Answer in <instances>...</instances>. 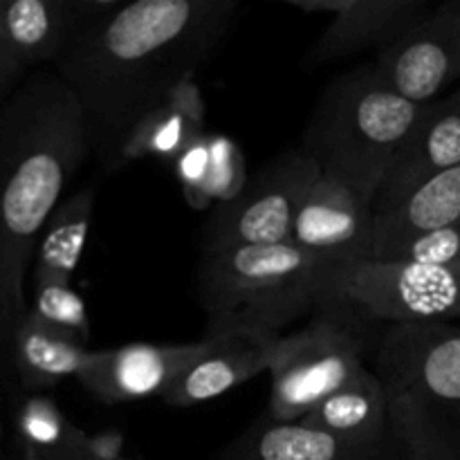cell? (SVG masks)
Listing matches in <instances>:
<instances>
[{"instance_id":"277c9868","label":"cell","mask_w":460,"mask_h":460,"mask_svg":"<svg viewBox=\"0 0 460 460\" xmlns=\"http://www.w3.org/2000/svg\"><path fill=\"white\" fill-rule=\"evenodd\" d=\"M328 265L292 243L202 250L196 281L205 337L277 340L319 308Z\"/></svg>"},{"instance_id":"ffe728a7","label":"cell","mask_w":460,"mask_h":460,"mask_svg":"<svg viewBox=\"0 0 460 460\" xmlns=\"http://www.w3.org/2000/svg\"><path fill=\"white\" fill-rule=\"evenodd\" d=\"M93 207L94 191L85 187L63 198L61 205L54 209L36 245L34 265H31L34 286L52 281L72 283V274L88 241Z\"/></svg>"},{"instance_id":"83f0119b","label":"cell","mask_w":460,"mask_h":460,"mask_svg":"<svg viewBox=\"0 0 460 460\" xmlns=\"http://www.w3.org/2000/svg\"><path fill=\"white\" fill-rule=\"evenodd\" d=\"M22 460H43V458H40L39 449H36L34 445L25 443V447H22Z\"/></svg>"},{"instance_id":"7402d4cb","label":"cell","mask_w":460,"mask_h":460,"mask_svg":"<svg viewBox=\"0 0 460 460\" xmlns=\"http://www.w3.org/2000/svg\"><path fill=\"white\" fill-rule=\"evenodd\" d=\"M234 142L227 139H207L205 135L198 137L182 155L178 157L180 162V175H182L184 184H191L193 193L205 200H214L216 196L229 200L227 191V180L229 173H234V166L241 169V162H229L232 160Z\"/></svg>"},{"instance_id":"52a82bcc","label":"cell","mask_w":460,"mask_h":460,"mask_svg":"<svg viewBox=\"0 0 460 460\" xmlns=\"http://www.w3.org/2000/svg\"><path fill=\"white\" fill-rule=\"evenodd\" d=\"M322 301L386 326L449 323L460 319V272L411 261L331 263L322 277Z\"/></svg>"},{"instance_id":"ac0fdd59","label":"cell","mask_w":460,"mask_h":460,"mask_svg":"<svg viewBox=\"0 0 460 460\" xmlns=\"http://www.w3.org/2000/svg\"><path fill=\"white\" fill-rule=\"evenodd\" d=\"M97 355L27 310L13 337V376L30 391L54 389L67 377L79 380Z\"/></svg>"},{"instance_id":"9c48e42d","label":"cell","mask_w":460,"mask_h":460,"mask_svg":"<svg viewBox=\"0 0 460 460\" xmlns=\"http://www.w3.org/2000/svg\"><path fill=\"white\" fill-rule=\"evenodd\" d=\"M389 88L416 103L436 102L460 79V0L438 4L373 63Z\"/></svg>"},{"instance_id":"d6986e66","label":"cell","mask_w":460,"mask_h":460,"mask_svg":"<svg viewBox=\"0 0 460 460\" xmlns=\"http://www.w3.org/2000/svg\"><path fill=\"white\" fill-rule=\"evenodd\" d=\"M299 422L364 443H391L385 389L368 367Z\"/></svg>"},{"instance_id":"ba28073f","label":"cell","mask_w":460,"mask_h":460,"mask_svg":"<svg viewBox=\"0 0 460 460\" xmlns=\"http://www.w3.org/2000/svg\"><path fill=\"white\" fill-rule=\"evenodd\" d=\"M319 175V166L301 146L279 153L236 196L216 207L207 220L202 250L292 243L299 207Z\"/></svg>"},{"instance_id":"7a4b0ae2","label":"cell","mask_w":460,"mask_h":460,"mask_svg":"<svg viewBox=\"0 0 460 460\" xmlns=\"http://www.w3.org/2000/svg\"><path fill=\"white\" fill-rule=\"evenodd\" d=\"M90 160L79 103L52 67L30 72L0 106V382L13 376L25 279L54 209Z\"/></svg>"},{"instance_id":"3957f363","label":"cell","mask_w":460,"mask_h":460,"mask_svg":"<svg viewBox=\"0 0 460 460\" xmlns=\"http://www.w3.org/2000/svg\"><path fill=\"white\" fill-rule=\"evenodd\" d=\"M373 359L400 460H460V326H386Z\"/></svg>"},{"instance_id":"603a6c76","label":"cell","mask_w":460,"mask_h":460,"mask_svg":"<svg viewBox=\"0 0 460 460\" xmlns=\"http://www.w3.org/2000/svg\"><path fill=\"white\" fill-rule=\"evenodd\" d=\"M31 313L54 331L72 337L81 346L90 340V319L84 299L72 290V283H40L34 286V304Z\"/></svg>"},{"instance_id":"9a60e30c","label":"cell","mask_w":460,"mask_h":460,"mask_svg":"<svg viewBox=\"0 0 460 460\" xmlns=\"http://www.w3.org/2000/svg\"><path fill=\"white\" fill-rule=\"evenodd\" d=\"M277 340L254 335L214 337L211 349L187 368L162 400L171 407L184 409L220 398L268 371Z\"/></svg>"},{"instance_id":"d4e9b609","label":"cell","mask_w":460,"mask_h":460,"mask_svg":"<svg viewBox=\"0 0 460 460\" xmlns=\"http://www.w3.org/2000/svg\"><path fill=\"white\" fill-rule=\"evenodd\" d=\"M75 427L67 425L49 402H31L22 418L25 443L34 445L39 454H49L67 443Z\"/></svg>"},{"instance_id":"7c38bea8","label":"cell","mask_w":460,"mask_h":460,"mask_svg":"<svg viewBox=\"0 0 460 460\" xmlns=\"http://www.w3.org/2000/svg\"><path fill=\"white\" fill-rule=\"evenodd\" d=\"M454 166H460V99L456 93L427 103L382 180L373 214L385 216L398 209L422 184Z\"/></svg>"},{"instance_id":"6da1fadb","label":"cell","mask_w":460,"mask_h":460,"mask_svg":"<svg viewBox=\"0 0 460 460\" xmlns=\"http://www.w3.org/2000/svg\"><path fill=\"white\" fill-rule=\"evenodd\" d=\"M236 0H133L85 25L52 70L79 103L90 160L121 169L135 130L223 45Z\"/></svg>"},{"instance_id":"e0dca14e","label":"cell","mask_w":460,"mask_h":460,"mask_svg":"<svg viewBox=\"0 0 460 460\" xmlns=\"http://www.w3.org/2000/svg\"><path fill=\"white\" fill-rule=\"evenodd\" d=\"M460 223V166L436 175L413 191L398 209L373 220L371 243L364 259H382L411 238Z\"/></svg>"},{"instance_id":"8992f818","label":"cell","mask_w":460,"mask_h":460,"mask_svg":"<svg viewBox=\"0 0 460 460\" xmlns=\"http://www.w3.org/2000/svg\"><path fill=\"white\" fill-rule=\"evenodd\" d=\"M377 344L373 323L346 305L322 301L295 332L274 341L270 420L299 422L367 368Z\"/></svg>"},{"instance_id":"5bb4252c","label":"cell","mask_w":460,"mask_h":460,"mask_svg":"<svg viewBox=\"0 0 460 460\" xmlns=\"http://www.w3.org/2000/svg\"><path fill=\"white\" fill-rule=\"evenodd\" d=\"M119 4V0H0L9 43L27 72L52 67L85 25Z\"/></svg>"},{"instance_id":"4316f807","label":"cell","mask_w":460,"mask_h":460,"mask_svg":"<svg viewBox=\"0 0 460 460\" xmlns=\"http://www.w3.org/2000/svg\"><path fill=\"white\" fill-rule=\"evenodd\" d=\"M121 445H124V436L115 429L85 436V460H124Z\"/></svg>"},{"instance_id":"4fadbf2b","label":"cell","mask_w":460,"mask_h":460,"mask_svg":"<svg viewBox=\"0 0 460 460\" xmlns=\"http://www.w3.org/2000/svg\"><path fill=\"white\" fill-rule=\"evenodd\" d=\"M373 207L349 184L319 175L296 214L292 245L328 263L364 259L373 234Z\"/></svg>"},{"instance_id":"30bf717a","label":"cell","mask_w":460,"mask_h":460,"mask_svg":"<svg viewBox=\"0 0 460 460\" xmlns=\"http://www.w3.org/2000/svg\"><path fill=\"white\" fill-rule=\"evenodd\" d=\"M214 344L202 337L187 344H126L115 350H99L93 367L79 377V385L94 400L106 404L135 402L166 391L187 373Z\"/></svg>"},{"instance_id":"cb8c5ba5","label":"cell","mask_w":460,"mask_h":460,"mask_svg":"<svg viewBox=\"0 0 460 460\" xmlns=\"http://www.w3.org/2000/svg\"><path fill=\"white\" fill-rule=\"evenodd\" d=\"M382 261H411L418 265L460 272V223L400 243L398 247L386 252Z\"/></svg>"},{"instance_id":"5b68a950","label":"cell","mask_w":460,"mask_h":460,"mask_svg":"<svg viewBox=\"0 0 460 460\" xmlns=\"http://www.w3.org/2000/svg\"><path fill=\"white\" fill-rule=\"evenodd\" d=\"M425 108L389 88L376 66L358 67L323 90L301 151L323 175L349 184L373 207L395 153Z\"/></svg>"},{"instance_id":"2e32d148","label":"cell","mask_w":460,"mask_h":460,"mask_svg":"<svg viewBox=\"0 0 460 460\" xmlns=\"http://www.w3.org/2000/svg\"><path fill=\"white\" fill-rule=\"evenodd\" d=\"M236 460H400L394 443H364L304 422H272L252 431Z\"/></svg>"},{"instance_id":"8fae6325","label":"cell","mask_w":460,"mask_h":460,"mask_svg":"<svg viewBox=\"0 0 460 460\" xmlns=\"http://www.w3.org/2000/svg\"><path fill=\"white\" fill-rule=\"evenodd\" d=\"M310 13H331L332 21L308 58L317 66L341 61L364 49H385L407 34L434 9L429 0H286Z\"/></svg>"},{"instance_id":"f1b7e54d","label":"cell","mask_w":460,"mask_h":460,"mask_svg":"<svg viewBox=\"0 0 460 460\" xmlns=\"http://www.w3.org/2000/svg\"><path fill=\"white\" fill-rule=\"evenodd\" d=\"M456 97H458V99H460V88H458V90H456Z\"/></svg>"},{"instance_id":"44dd1931","label":"cell","mask_w":460,"mask_h":460,"mask_svg":"<svg viewBox=\"0 0 460 460\" xmlns=\"http://www.w3.org/2000/svg\"><path fill=\"white\" fill-rule=\"evenodd\" d=\"M202 124L205 103L196 81H189L135 130L121 157V169L146 155L178 160L198 137H202Z\"/></svg>"},{"instance_id":"484cf974","label":"cell","mask_w":460,"mask_h":460,"mask_svg":"<svg viewBox=\"0 0 460 460\" xmlns=\"http://www.w3.org/2000/svg\"><path fill=\"white\" fill-rule=\"evenodd\" d=\"M27 76H30V72L18 61L16 52H13L12 43H9L7 30H4L3 7H0V106L21 88Z\"/></svg>"}]
</instances>
